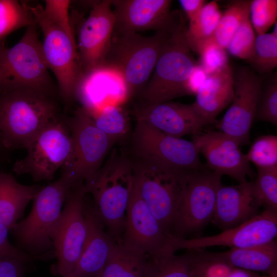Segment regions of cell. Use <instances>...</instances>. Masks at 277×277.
I'll return each mask as SVG.
<instances>
[{
  "label": "cell",
  "instance_id": "6da1fadb",
  "mask_svg": "<svg viewBox=\"0 0 277 277\" xmlns=\"http://www.w3.org/2000/svg\"><path fill=\"white\" fill-rule=\"evenodd\" d=\"M134 183L133 160L113 149L94 176L85 183L94 211L108 233L120 242Z\"/></svg>",
  "mask_w": 277,
  "mask_h": 277
},
{
  "label": "cell",
  "instance_id": "7a4b0ae2",
  "mask_svg": "<svg viewBox=\"0 0 277 277\" xmlns=\"http://www.w3.org/2000/svg\"><path fill=\"white\" fill-rule=\"evenodd\" d=\"M50 93L29 88L3 92L0 97V138L6 149H27L59 118Z\"/></svg>",
  "mask_w": 277,
  "mask_h": 277
},
{
  "label": "cell",
  "instance_id": "3957f363",
  "mask_svg": "<svg viewBox=\"0 0 277 277\" xmlns=\"http://www.w3.org/2000/svg\"><path fill=\"white\" fill-rule=\"evenodd\" d=\"M150 36L129 32L112 35L103 66L122 78L127 98L141 92L149 79L167 41L180 21Z\"/></svg>",
  "mask_w": 277,
  "mask_h": 277
},
{
  "label": "cell",
  "instance_id": "277c9868",
  "mask_svg": "<svg viewBox=\"0 0 277 277\" xmlns=\"http://www.w3.org/2000/svg\"><path fill=\"white\" fill-rule=\"evenodd\" d=\"M73 184L63 171L57 180L42 187L33 199L29 215L10 230L21 248L33 255L54 254L52 239L60 221L62 206Z\"/></svg>",
  "mask_w": 277,
  "mask_h": 277
},
{
  "label": "cell",
  "instance_id": "5b68a950",
  "mask_svg": "<svg viewBox=\"0 0 277 277\" xmlns=\"http://www.w3.org/2000/svg\"><path fill=\"white\" fill-rule=\"evenodd\" d=\"M186 29L183 14L141 92L143 103L158 104L188 95L187 81L198 61L188 44Z\"/></svg>",
  "mask_w": 277,
  "mask_h": 277
},
{
  "label": "cell",
  "instance_id": "8992f818",
  "mask_svg": "<svg viewBox=\"0 0 277 277\" xmlns=\"http://www.w3.org/2000/svg\"><path fill=\"white\" fill-rule=\"evenodd\" d=\"M133 161L134 183L141 196L164 230L171 235L191 171L146 160Z\"/></svg>",
  "mask_w": 277,
  "mask_h": 277
},
{
  "label": "cell",
  "instance_id": "52a82bcc",
  "mask_svg": "<svg viewBox=\"0 0 277 277\" xmlns=\"http://www.w3.org/2000/svg\"><path fill=\"white\" fill-rule=\"evenodd\" d=\"M36 24L27 27L20 40L7 48L0 43V85L3 92L29 88L48 93L52 88L49 68L36 30Z\"/></svg>",
  "mask_w": 277,
  "mask_h": 277
},
{
  "label": "cell",
  "instance_id": "ba28073f",
  "mask_svg": "<svg viewBox=\"0 0 277 277\" xmlns=\"http://www.w3.org/2000/svg\"><path fill=\"white\" fill-rule=\"evenodd\" d=\"M27 150L26 156L15 163L14 172L28 174L36 182L52 180L57 170L69 166L73 158L72 140L65 121L59 118L50 124Z\"/></svg>",
  "mask_w": 277,
  "mask_h": 277
},
{
  "label": "cell",
  "instance_id": "9c48e42d",
  "mask_svg": "<svg viewBox=\"0 0 277 277\" xmlns=\"http://www.w3.org/2000/svg\"><path fill=\"white\" fill-rule=\"evenodd\" d=\"M27 5L42 30V50L48 68L56 78L62 96L69 100L75 96L82 75L75 38L50 22L42 5Z\"/></svg>",
  "mask_w": 277,
  "mask_h": 277
},
{
  "label": "cell",
  "instance_id": "30bf717a",
  "mask_svg": "<svg viewBox=\"0 0 277 277\" xmlns=\"http://www.w3.org/2000/svg\"><path fill=\"white\" fill-rule=\"evenodd\" d=\"M87 194L84 182L71 187L53 234L55 271L62 277L72 276L83 249L86 236L84 206Z\"/></svg>",
  "mask_w": 277,
  "mask_h": 277
},
{
  "label": "cell",
  "instance_id": "8fae6325",
  "mask_svg": "<svg viewBox=\"0 0 277 277\" xmlns=\"http://www.w3.org/2000/svg\"><path fill=\"white\" fill-rule=\"evenodd\" d=\"M221 178V175L206 166L190 172L172 227V236L186 238L200 231L211 221Z\"/></svg>",
  "mask_w": 277,
  "mask_h": 277
},
{
  "label": "cell",
  "instance_id": "7c38bea8",
  "mask_svg": "<svg viewBox=\"0 0 277 277\" xmlns=\"http://www.w3.org/2000/svg\"><path fill=\"white\" fill-rule=\"evenodd\" d=\"M73 145V158L63 169L74 185L90 180L102 166L114 143L94 124L89 112L83 107L65 121Z\"/></svg>",
  "mask_w": 277,
  "mask_h": 277
},
{
  "label": "cell",
  "instance_id": "4fadbf2b",
  "mask_svg": "<svg viewBox=\"0 0 277 277\" xmlns=\"http://www.w3.org/2000/svg\"><path fill=\"white\" fill-rule=\"evenodd\" d=\"M135 159L191 171L206 167L191 141L164 134L138 121L132 135Z\"/></svg>",
  "mask_w": 277,
  "mask_h": 277
},
{
  "label": "cell",
  "instance_id": "5bb4252c",
  "mask_svg": "<svg viewBox=\"0 0 277 277\" xmlns=\"http://www.w3.org/2000/svg\"><path fill=\"white\" fill-rule=\"evenodd\" d=\"M276 235L277 210L265 208L262 213L219 234L190 239L171 236L169 244L173 252L219 246L243 248L269 243Z\"/></svg>",
  "mask_w": 277,
  "mask_h": 277
},
{
  "label": "cell",
  "instance_id": "9a60e30c",
  "mask_svg": "<svg viewBox=\"0 0 277 277\" xmlns=\"http://www.w3.org/2000/svg\"><path fill=\"white\" fill-rule=\"evenodd\" d=\"M263 78L252 68L243 66L234 75V96L223 117L215 122L219 131L235 140L240 146L250 143Z\"/></svg>",
  "mask_w": 277,
  "mask_h": 277
},
{
  "label": "cell",
  "instance_id": "2e32d148",
  "mask_svg": "<svg viewBox=\"0 0 277 277\" xmlns=\"http://www.w3.org/2000/svg\"><path fill=\"white\" fill-rule=\"evenodd\" d=\"M171 235L154 216L134 183L120 242L151 258L173 252L169 245Z\"/></svg>",
  "mask_w": 277,
  "mask_h": 277
},
{
  "label": "cell",
  "instance_id": "e0dca14e",
  "mask_svg": "<svg viewBox=\"0 0 277 277\" xmlns=\"http://www.w3.org/2000/svg\"><path fill=\"white\" fill-rule=\"evenodd\" d=\"M114 24L111 0L94 2L78 33L77 50L82 74L103 66L111 45Z\"/></svg>",
  "mask_w": 277,
  "mask_h": 277
},
{
  "label": "cell",
  "instance_id": "ac0fdd59",
  "mask_svg": "<svg viewBox=\"0 0 277 277\" xmlns=\"http://www.w3.org/2000/svg\"><path fill=\"white\" fill-rule=\"evenodd\" d=\"M192 142L206 160V166L219 174L228 175L239 183L253 175L246 154L238 143L220 131L208 130L193 135Z\"/></svg>",
  "mask_w": 277,
  "mask_h": 277
},
{
  "label": "cell",
  "instance_id": "d6986e66",
  "mask_svg": "<svg viewBox=\"0 0 277 277\" xmlns=\"http://www.w3.org/2000/svg\"><path fill=\"white\" fill-rule=\"evenodd\" d=\"M171 0H111L115 24L113 35L153 30L171 25L180 11H171Z\"/></svg>",
  "mask_w": 277,
  "mask_h": 277
},
{
  "label": "cell",
  "instance_id": "ffe728a7",
  "mask_svg": "<svg viewBox=\"0 0 277 277\" xmlns=\"http://www.w3.org/2000/svg\"><path fill=\"white\" fill-rule=\"evenodd\" d=\"M132 113L136 121L178 138L194 135L208 124L193 103L185 104L170 101L153 104L143 103L135 108Z\"/></svg>",
  "mask_w": 277,
  "mask_h": 277
},
{
  "label": "cell",
  "instance_id": "44dd1931",
  "mask_svg": "<svg viewBox=\"0 0 277 277\" xmlns=\"http://www.w3.org/2000/svg\"><path fill=\"white\" fill-rule=\"evenodd\" d=\"M84 214L86 236L72 276L100 277L116 242L108 233L97 216L92 203L88 201L86 197Z\"/></svg>",
  "mask_w": 277,
  "mask_h": 277
},
{
  "label": "cell",
  "instance_id": "7402d4cb",
  "mask_svg": "<svg viewBox=\"0 0 277 277\" xmlns=\"http://www.w3.org/2000/svg\"><path fill=\"white\" fill-rule=\"evenodd\" d=\"M261 207L253 182L233 186L220 185L211 222L223 231L235 227L259 214Z\"/></svg>",
  "mask_w": 277,
  "mask_h": 277
},
{
  "label": "cell",
  "instance_id": "603a6c76",
  "mask_svg": "<svg viewBox=\"0 0 277 277\" xmlns=\"http://www.w3.org/2000/svg\"><path fill=\"white\" fill-rule=\"evenodd\" d=\"M234 93V74L229 65L208 74L196 94L193 103L208 124L232 101Z\"/></svg>",
  "mask_w": 277,
  "mask_h": 277
},
{
  "label": "cell",
  "instance_id": "cb8c5ba5",
  "mask_svg": "<svg viewBox=\"0 0 277 277\" xmlns=\"http://www.w3.org/2000/svg\"><path fill=\"white\" fill-rule=\"evenodd\" d=\"M41 188L20 184L11 174L0 172V223L10 230Z\"/></svg>",
  "mask_w": 277,
  "mask_h": 277
},
{
  "label": "cell",
  "instance_id": "d4e9b609",
  "mask_svg": "<svg viewBox=\"0 0 277 277\" xmlns=\"http://www.w3.org/2000/svg\"><path fill=\"white\" fill-rule=\"evenodd\" d=\"M215 253L233 268L262 272L270 277H277V243L275 240L250 247L231 248Z\"/></svg>",
  "mask_w": 277,
  "mask_h": 277
},
{
  "label": "cell",
  "instance_id": "484cf974",
  "mask_svg": "<svg viewBox=\"0 0 277 277\" xmlns=\"http://www.w3.org/2000/svg\"><path fill=\"white\" fill-rule=\"evenodd\" d=\"M147 259L122 243H116L100 277H144Z\"/></svg>",
  "mask_w": 277,
  "mask_h": 277
},
{
  "label": "cell",
  "instance_id": "4316f807",
  "mask_svg": "<svg viewBox=\"0 0 277 277\" xmlns=\"http://www.w3.org/2000/svg\"><path fill=\"white\" fill-rule=\"evenodd\" d=\"M222 13L216 1L206 3L198 15L189 21L186 30L188 44L192 52H197L204 43L213 37Z\"/></svg>",
  "mask_w": 277,
  "mask_h": 277
},
{
  "label": "cell",
  "instance_id": "83f0119b",
  "mask_svg": "<svg viewBox=\"0 0 277 277\" xmlns=\"http://www.w3.org/2000/svg\"><path fill=\"white\" fill-rule=\"evenodd\" d=\"M250 3L248 0L230 1L222 13L214 38L225 49L235 32L249 17Z\"/></svg>",
  "mask_w": 277,
  "mask_h": 277
},
{
  "label": "cell",
  "instance_id": "f1b7e54d",
  "mask_svg": "<svg viewBox=\"0 0 277 277\" xmlns=\"http://www.w3.org/2000/svg\"><path fill=\"white\" fill-rule=\"evenodd\" d=\"M190 277H228L234 268L215 253L203 249L188 250Z\"/></svg>",
  "mask_w": 277,
  "mask_h": 277
},
{
  "label": "cell",
  "instance_id": "f546056e",
  "mask_svg": "<svg viewBox=\"0 0 277 277\" xmlns=\"http://www.w3.org/2000/svg\"><path fill=\"white\" fill-rule=\"evenodd\" d=\"M147 258L144 277H190L187 253L167 252Z\"/></svg>",
  "mask_w": 277,
  "mask_h": 277
},
{
  "label": "cell",
  "instance_id": "4dcf8cb0",
  "mask_svg": "<svg viewBox=\"0 0 277 277\" xmlns=\"http://www.w3.org/2000/svg\"><path fill=\"white\" fill-rule=\"evenodd\" d=\"M95 126L115 143L126 137L130 123L126 113L115 105H107L91 115Z\"/></svg>",
  "mask_w": 277,
  "mask_h": 277
},
{
  "label": "cell",
  "instance_id": "1f68e13d",
  "mask_svg": "<svg viewBox=\"0 0 277 277\" xmlns=\"http://www.w3.org/2000/svg\"><path fill=\"white\" fill-rule=\"evenodd\" d=\"M35 23L27 4L0 0V43L13 31Z\"/></svg>",
  "mask_w": 277,
  "mask_h": 277
},
{
  "label": "cell",
  "instance_id": "d6a6232c",
  "mask_svg": "<svg viewBox=\"0 0 277 277\" xmlns=\"http://www.w3.org/2000/svg\"><path fill=\"white\" fill-rule=\"evenodd\" d=\"M248 61L258 74L271 72L277 66V36L271 33L256 35L253 54Z\"/></svg>",
  "mask_w": 277,
  "mask_h": 277
},
{
  "label": "cell",
  "instance_id": "836d02e7",
  "mask_svg": "<svg viewBox=\"0 0 277 277\" xmlns=\"http://www.w3.org/2000/svg\"><path fill=\"white\" fill-rule=\"evenodd\" d=\"M257 168V177L253 182L256 198L261 206L277 210V166Z\"/></svg>",
  "mask_w": 277,
  "mask_h": 277
},
{
  "label": "cell",
  "instance_id": "e575fe53",
  "mask_svg": "<svg viewBox=\"0 0 277 277\" xmlns=\"http://www.w3.org/2000/svg\"><path fill=\"white\" fill-rule=\"evenodd\" d=\"M246 155L256 168L277 166V136L265 135L257 137Z\"/></svg>",
  "mask_w": 277,
  "mask_h": 277
},
{
  "label": "cell",
  "instance_id": "d590c367",
  "mask_svg": "<svg viewBox=\"0 0 277 277\" xmlns=\"http://www.w3.org/2000/svg\"><path fill=\"white\" fill-rule=\"evenodd\" d=\"M277 125V75L275 72L263 82L259 98L255 118Z\"/></svg>",
  "mask_w": 277,
  "mask_h": 277
},
{
  "label": "cell",
  "instance_id": "8d00e7d4",
  "mask_svg": "<svg viewBox=\"0 0 277 277\" xmlns=\"http://www.w3.org/2000/svg\"><path fill=\"white\" fill-rule=\"evenodd\" d=\"M276 17V0L251 1L249 19L256 35L266 33Z\"/></svg>",
  "mask_w": 277,
  "mask_h": 277
},
{
  "label": "cell",
  "instance_id": "74e56055",
  "mask_svg": "<svg viewBox=\"0 0 277 277\" xmlns=\"http://www.w3.org/2000/svg\"><path fill=\"white\" fill-rule=\"evenodd\" d=\"M256 36L249 17L241 25L231 37L226 48L228 53L248 61L253 54Z\"/></svg>",
  "mask_w": 277,
  "mask_h": 277
},
{
  "label": "cell",
  "instance_id": "f35d334b",
  "mask_svg": "<svg viewBox=\"0 0 277 277\" xmlns=\"http://www.w3.org/2000/svg\"><path fill=\"white\" fill-rule=\"evenodd\" d=\"M199 63L208 75L229 65L228 52L215 40L214 36L206 41L199 49Z\"/></svg>",
  "mask_w": 277,
  "mask_h": 277
},
{
  "label": "cell",
  "instance_id": "ab89813d",
  "mask_svg": "<svg viewBox=\"0 0 277 277\" xmlns=\"http://www.w3.org/2000/svg\"><path fill=\"white\" fill-rule=\"evenodd\" d=\"M70 3L68 0H46L43 9L44 15L50 22L74 37L69 15Z\"/></svg>",
  "mask_w": 277,
  "mask_h": 277
},
{
  "label": "cell",
  "instance_id": "60d3db41",
  "mask_svg": "<svg viewBox=\"0 0 277 277\" xmlns=\"http://www.w3.org/2000/svg\"><path fill=\"white\" fill-rule=\"evenodd\" d=\"M10 229L0 223V257L12 256L19 259L26 263L36 260L48 258V255H33L13 246L9 241L8 233Z\"/></svg>",
  "mask_w": 277,
  "mask_h": 277
},
{
  "label": "cell",
  "instance_id": "b9f144b4",
  "mask_svg": "<svg viewBox=\"0 0 277 277\" xmlns=\"http://www.w3.org/2000/svg\"><path fill=\"white\" fill-rule=\"evenodd\" d=\"M26 263L12 256L0 257V277H23Z\"/></svg>",
  "mask_w": 277,
  "mask_h": 277
},
{
  "label": "cell",
  "instance_id": "7bdbcfd3",
  "mask_svg": "<svg viewBox=\"0 0 277 277\" xmlns=\"http://www.w3.org/2000/svg\"><path fill=\"white\" fill-rule=\"evenodd\" d=\"M208 74L197 63L190 74L187 83L188 95H196L206 80Z\"/></svg>",
  "mask_w": 277,
  "mask_h": 277
},
{
  "label": "cell",
  "instance_id": "ee69618b",
  "mask_svg": "<svg viewBox=\"0 0 277 277\" xmlns=\"http://www.w3.org/2000/svg\"><path fill=\"white\" fill-rule=\"evenodd\" d=\"M179 3L189 21L194 18L206 3L204 0H180Z\"/></svg>",
  "mask_w": 277,
  "mask_h": 277
},
{
  "label": "cell",
  "instance_id": "f6af8a7d",
  "mask_svg": "<svg viewBox=\"0 0 277 277\" xmlns=\"http://www.w3.org/2000/svg\"><path fill=\"white\" fill-rule=\"evenodd\" d=\"M228 277H269V276H262L253 271L234 268Z\"/></svg>",
  "mask_w": 277,
  "mask_h": 277
},
{
  "label": "cell",
  "instance_id": "bcb514c9",
  "mask_svg": "<svg viewBox=\"0 0 277 277\" xmlns=\"http://www.w3.org/2000/svg\"><path fill=\"white\" fill-rule=\"evenodd\" d=\"M273 35L277 36V22L276 21L274 24V28L273 31L271 32Z\"/></svg>",
  "mask_w": 277,
  "mask_h": 277
},
{
  "label": "cell",
  "instance_id": "7dc6e473",
  "mask_svg": "<svg viewBox=\"0 0 277 277\" xmlns=\"http://www.w3.org/2000/svg\"><path fill=\"white\" fill-rule=\"evenodd\" d=\"M4 148V146H3V144H2V143L1 138H0V152H1V150H2V148Z\"/></svg>",
  "mask_w": 277,
  "mask_h": 277
},
{
  "label": "cell",
  "instance_id": "c3c4849f",
  "mask_svg": "<svg viewBox=\"0 0 277 277\" xmlns=\"http://www.w3.org/2000/svg\"><path fill=\"white\" fill-rule=\"evenodd\" d=\"M71 277H76V276H71Z\"/></svg>",
  "mask_w": 277,
  "mask_h": 277
}]
</instances>
